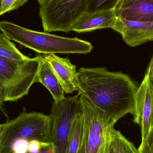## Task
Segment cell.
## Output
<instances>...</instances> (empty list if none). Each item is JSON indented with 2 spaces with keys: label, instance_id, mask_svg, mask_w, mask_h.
Instances as JSON below:
<instances>
[{
  "label": "cell",
  "instance_id": "obj_2",
  "mask_svg": "<svg viewBox=\"0 0 153 153\" xmlns=\"http://www.w3.org/2000/svg\"><path fill=\"white\" fill-rule=\"evenodd\" d=\"M0 30L11 40L39 53L86 54L93 49L90 42L76 37H64L46 32L35 31L10 22H1Z\"/></svg>",
  "mask_w": 153,
  "mask_h": 153
},
{
  "label": "cell",
  "instance_id": "obj_12",
  "mask_svg": "<svg viewBox=\"0 0 153 153\" xmlns=\"http://www.w3.org/2000/svg\"><path fill=\"white\" fill-rule=\"evenodd\" d=\"M116 19L115 9L85 13L74 24L72 31L81 33L101 29H112Z\"/></svg>",
  "mask_w": 153,
  "mask_h": 153
},
{
  "label": "cell",
  "instance_id": "obj_27",
  "mask_svg": "<svg viewBox=\"0 0 153 153\" xmlns=\"http://www.w3.org/2000/svg\"><path fill=\"white\" fill-rule=\"evenodd\" d=\"M47 147H45V148H42L41 149H40V151H39V152L38 153H46V148ZM27 153H30L29 152H27Z\"/></svg>",
  "mask_w": 153,
  "mask_h": 153
},
{
  "label": "cell",
  "instance_id": "obj_18",
  "mask_svg": "<svg viewBox=\"0 0 153 153\" xmlns=\"http://www.w3.org/2000/svg\"><path fill=\"white\" fill-rule=\"evenodd\" d=\"M29 0H0V16L18 10Z\"/></svg>",
  "mask_w": 153,
  "mask_h": 153
},
{
  "label": "cell",
  "instance_id": "obj_13",
  "mask_svg": "<svg viewBox=\"0 0 153 153\" xmlns=\"http://www.w3.org/2000/svg\"><path fill=\"white\" fill-rule=\"evenodd\" d=\"M36 82L42 84L50 92L55 102L65 98V92L50 64L43 56Z\"/></svg>",
  "mask_w": 153,
  "mask_h": 153
},
{
  "label": "cell",
  "instance_id": "obj_15",
  "mask_svg": "<svg viewBox=\"0 0 153 153\" xmlns=\"http://www.w3.org/2000/svg\"><path fill=\"white\" fill-rule=\"evenodd\" d=\"M109 134L111 144L116 153H139L133 143L128 141L120 131L114 127L109 129Z\"/></svg>",
  "mask_w": 153,
  "mask_h": 153
},
{
  "label": "cell",
  "instance_id": "obj_26",
  "mask_svg": "<svg viewBox=\"0 0 153 153\" xmlns=\"http://www.w3.org/2000/svg\"><path fill=\"white\" fill-rule=\"evenodd\" d=\"M37 1H38L39 3L40 4V6H41L45 5L49 0H37Z\"/></svg>",
  "mask_w": 153,
  "mask_h": 153
},
{
  "label": "cell",
  "instance_id": "obj_3",
  "mask_svg": "<svg viewBox=\"0 0 153 153\" xmlns=\"http://www.w3.org/2000/svg\"><path fill=\"white\" fill-rule=\"evenodd\" d=\"M52 121L50 115L27 112L25 108L14 119L0 126V153H11L18 139L50 143Z\"/></svg>",
  "mask_w": 153,
  "mask_h": 153
},
{
  "label": "cell",
  "instance_id": "obj_11",
  "mask_svg": "<svg viewBox=\"0 0 153 153\" xmlns=\"http://www.w3.org/2000/svg\"><path fill=\"white\" fill-rule=\"evenodd\" d=\"M115 11L117 18L121 19L153 22V0H121Z\"/></svg>",
  "mask_w": 153,
  "mask_h": 153
},
{
  "label": "cell",
  "instance_id": "obj_22",
  "mask_svg": "<svg viewBox=\"0 0 153 153\" xmlns=\"http://www.w3.org/2000/svg\"><path fill=\"white\" fill-rule=\"evenodd\" d=\"M103 153H116L114 151V148L112 146V144H111V142L109 134V130L107 141H106V145H105Z\"/></svg>",
  "mask_w": 153,
  "mask_h": 153
},
{
  "label": "cell",
  "instance_id": "obj_28",
  "mask_svg": "<svg viewBox=\"0 0 153 153\" xmlns=\"http://www.w3.org/2000/svg\"><path fill=\"white\" fill-rule=\"evenodd\" d=\"M0 126H1V124H0Z\"/></svg>",
  "mask_w": 153,
  "mask_h": 153
},
{
  "label": "cell",
  "instance_id": "obj_20",
  "mask_svg": "<svg viewBox=\"0 0 153 153\" xmlns=\"http://www.w3.org/2000/svg\"><path fill=\"white\" fill-rule=\"evenodd\" d=\"M29 142L25 139H18L13 143L11 153H27Z\"/></svg>",
  "mask_w": 153,
  "mask_h": 153
},
{
  "label": "cell",
  "instance_id": "obj_1",
  "mask_svg": "<svg viewBox=\"0 0 153 153\" xmlns=\"http://www.w3.org/2000/svg\"><path fill=\"white\" fill-rule=\"evenodd\" d=\"M77 74L82 94L104 111L110 126L128 113L134 115L138 87L128 75L105 67L81 68Z\"/></svg>",
  "mask_w": 153,
  "mask_h": 153
},
{
  "label": "cell",
  "instance_id": "obj_6",
  "mask_svg": "<svg viewBox=\"0 0 153 153\" xmlns=\"http://www.w3.org/2000/svg\"><path fill=\"white\" fill-rule=\"evenodd\" d=\"M87 0H49L39 8L45 32L72 31L78 19L85 13Z\"/></svg>",
  "mask_w": 153,
  "mask_h": 153
},
{
  "label": "cell",
  "instance_id": "obj_23",
  "mask_svg": "<svg viewBox=\"0 0 153 153\" xmlns=\"http://www.w3.org/2000/svg\"><path fill=\"white\" fill-rule=\"evenodd\" d=\"M146 74L147 75L148 78L153 85V56L150 61Z\"/></svg>",
  "mask_w": 153,
  "mask_h": 153
},
{
  "label": "cell",
  "instance_id": "obj_19",
  "mask_svg": "<svg viewBox=\"0 0 153 153\" xmlns=\"http://www.w3.org/2000/svg\"><path fill=\"white\" fill-rule=\"evenodd\" d=\"M138 150L139 153H153V121L147 136L141 142Z\"/></svg>",
  "mask_w": 153,
  "mask_h": 153
},
{
  "label": "cell",
  "instance_id": "obj_14",
  "mask_svg": "<svg viewBox=\"0 0 153 153\" xmlns=\"http://www.w3.org/2000/svg\"><path fill=\"white\" fill-rule=\"evenodd\" d=\"M84 118L82 112L74 119L68 140L67 153H78L84 131Z\"/></svg>",
  "mask_w": 153,
  "mask_h": 153
},
{
  "label": "cell",
  "instance_id": "obj_5",
  "mask_svg": "<svg viewBox=\"0 0 153 153\" xmlns=\"http://www.w3.org/2000/svg\"><path fill=\"white\" fill-rule=\"evenodd\" d=\"M84 118V131L78 153H103L111 127L103 111L84 94L80 95Z\"/></svg>",
  "mask_w": 153,
  "mask_h": 153
},
{
  "label": "cell",
  "instance_id": "obj_9",
  "mask_svg": "<svg viewBox=\"0 0 153 153\" xmlns=\"http://www.w3.org/2000/svg\"><path fill=\"white\" fill-rule=\"evenodd\" d=\"M112 29L120 34L124 42L131 47L153 41V22L132 21L117 17Z\"/></svg>",
  "mask_w": 153,
  "mask_h": 153
},
{
  "label": "cell",
  "instance_id": "obj_25",
  "mask_svg": "<svg viewBox=\"0 0 153 153\" xmlns=\"http://www.w3.org/2000/svg\"><path fill=\"white\" fill-rule=\"evenodd\" d=\"M46 153H54L53 147L52 144L50 146H48L46 148Z\"/></svg>",
  "mask_w": 153,
  "mask_h": 153
},
{
  "label": "cell",
  "instance_id": "obj_24",
  "mask_svg": "<svg viewBox=\"0 0 153 153\" xmlns=\"http://www.w3.org/2000/svg\"><path fill=\"white\" fill-rule=\"evenodd\" d=\"M4 99L2 91V89L0 87V111L3 113L4 115H6V113L4 111V109L3 106H4Z\"/></svg>",
  "mask_w": 153,
  "mask_h": 153
},
{
  "label": "cell",
  "instance_id": "obj_16",
  "mask_svg": "<svg viewBox=\"0 0 153 153\" xmlns=\"http://www.w3.org/2000/svg\"><path fill=\"white\" fill-rule=\"evenodd\" d=\"M10 40L2 32H0V56L17 61L29 59L30 57L20 52Z\"/></svg>",
  "mask_w": 153,
  "mask_h": 153
},
{
  "label": "cell",
  "instance_id": "obj_4",
  "mask_svg": "<svg viewBox=\"0 0 153 153\" xmlns=\"http://www.w3.org/2000/svg\"><path fill=\"white\" fill-rule=\"evenodd\" d=\"M43 56L24 61L0 56V87L4 101H17L28 94L36 82Z\"/></svg>",
  "mask_w": 153,
  "mask_h": 153
},
{
  "label": "cell",
  "instance_id": "obj_21",
  "mask_svg": "<svg viewBox=\"0 0 153 153\" xmlns=\"http://www.w3.org/2000/svg\"><path fill=\"white\" fill-rule=\"evenodd\" d=\"M52 143H50L40 142L36 140L29 141L28 145V152L30 153H38L39 152L42 148L48 147Z\"/></svg>",
  "mask_w": 153,
  "mask_h": 153
},
{
  "label": "cell",
  "instance_id": "obj_17",
  "mask_svg": "<svg viewBox=\"0 0 153 153\" xmlns=\"http://www.w3.org/2000/svg\"><path fill=\"white\" fill-rule=\"evenodd\" d=\"M121 0H87L85 13L115 9Z\"/></svg>",
  "mask_w": 153,
  "mask_h": 153
},
{
  "label": "cell",
  "instance_id": "obj_7",
  "mask_svg": "<svg viewBox=\"0 0 153 153\" xmlns=\"http://www.w3.org/2000/svg\"><path fill=\"white\" fill-rule=\"evenodd\" d=\"M77 95L53 103L51 111L52 126L50 143L54 153H67L68 140L73 123L82 108Z\"/></svg>",
  "mask_w": 153,
  "mask_h": 153
},
{
  "label": "cell",
  "instance_id": "obj_8",
  "mask_svg": "<svg viewBox=\"0 0 153 153\" xmlns=\"http://www.w3.org/2000/svg\"><path fill=\"white\" fill-rule=\"evenodd\" d=\"M134 122L140 125L142 141L147 136L153 121V85L146 74L136 95Z\"/></svg>",
  "mask_w": 153,
  "mask_h": 153
},
{
  "label": "cell",
  "instance_id": "obj_10",
  "mask_svg": "<svg viewBox=\"0 0 153 153\" xmlns=\"http://www.w3.org/2000/svg\"><path fill=\"white\" fill-rule=\"evenodd\" d=\"M44 56L51 65L65 93L68 94L77 91L78 94L81 95L82 89L76 65L73 64L68 57L62 58L55 54H44Z\"/></svg>",
  "mask_w": 153,
  "mask_h": 153
}]
</instances>
